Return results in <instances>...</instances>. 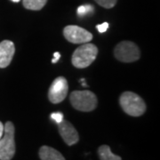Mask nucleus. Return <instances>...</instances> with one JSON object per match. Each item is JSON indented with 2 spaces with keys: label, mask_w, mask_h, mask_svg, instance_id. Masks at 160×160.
Segmentation results:
<instances>
[{
  "label": "nucleus",
  "mask_w": 160,
  "mask_h": 160,
  "mask_svg": "<svg viewBox=\"0 0 160 160\" xmlns=\"http://www.w3.org/2000/svg\"><path fill=\"white\" fill-rule=\"evenodd\" d=\"M98 54V47L93 44L86 43L78 46L72 54L71 62L78 69H85L95 61Z\"/></svg>",
  "instance_id": "1"
},
{
  "label": "nucleus",
  "mask_w": 160,
  "mask_h": 160,
  "mask_svg": "<svg viewBox=\"0 0 160 160\" xmlns=\"http://www.w3.org/2000/svg\"><path fill=\"white\" fill-rule=\"evenodd\" d=\"M69 92L68 81L63 77H58L52 81L48 92L49 101L53 104H57L62 102L66 98Z\"/></svg>",
  "instance_id": "6"
},
{
  "label": "nucleus",
  "mask_w": 160,
  "mask_h": 160,
  "mask_svg": "<svg viewBox=\"0 0 160 160\" xmlns=\"http://www.w3.org/2000/svg\"><path fill=\"white\" fill-rule=\"evenodd\" d=\"M12 2H14V3H18V2H20L21 0H11Z\"/></svg>",
  "instance_id": "20"
},
{
  "label": "nucleus",
  "mask_w": 160,
  "mask_h": 160,
  "mask_svg": "<svg viewBox=\"0 0 160 160\" xmlns=\"http://www.w3.org/2000/svg\"><path fill=\"white\" fill-rule=\"evenodd\" d=\"M121 108L132 117H140L146 111V104L142 98L132 92H125L119 98Z\"/></svg>",
  "instance_id": "2"
},
{
  "label": "nucleus",
  "mask_w": 160,
  "mask_h": 160,
  "mask_svg": "<svg viewBox=\"0 0 160 160\" xmlns=\"http://www.w3.org/2000/svg\"><path fill=\"white\" fill-rule=\"evenodd\" d=\"M64 38L72 44H86L92 39V35L86 29L76 25H69L63 29Z\"/></svg>",
  "instance_id": "7"
},
{
  "label": "nucleus",
  "mask_w": 160,
  "mask_h": 160,
  "mask_svg": "<svg viewBox=\"0 0 160 160\" xmlns=\"http://www.w3.org/2000/svg\"><path fill=\"white\" fill-rule=\"evenodd\" d=\"M4 134V124L0 121V139Z\"/></svg>",
  "instance_id": "18"
},
{
  "label": "nucleus",
  "mask_w": 160,
  "mask_h": 160,
  "mask_svg": "<svg viewBox=\"0 0 160 160\" xmlns=\"http://www.w3.org/2000/svg\"><path fill=\"white\" fill-rule=\"evenodd\" d=\"M15 52L14 44L10 40H4L0 43V68L9 66Z\"/></svg>",
  "instance_id": "9"
},
{
  "label": "nucleus",
  "mask_w": 160,
  "mask_h": 160,
  "mask_svg": "<svg viewBox=\"0 0 160 160\" xmlns=\"http://www.w3.org/2000/svg\"><path fill=\"white\" fill-rule=\"evenodd\" d=\"M94 11V7L91 5H83V6H80L79 7H78V15L80 17H83V16H86L87 14H90L92 12H93Z\"/></svg>",
  "instance_id": "13"
},
{
  "label": "nucleus",
  "mask_w": 160,
  "mask_h": 160,
  "mask_svg": "<svg viewBox=\"0 0 160 160\" xmlns=\"http://www.w3.org/2000/svg\"><path fill=\"white\" fill-rule=\"evenodd\" d=\"M15 128L8 121L4 125V134L0 139V160H11L15 154Z\"/></svg>",
  "instance_id": "3"
},
{
  "label": "nucleus",
  "mask_w": 160,
  "mask_h": 160,
  "mask_svg": "<svg viewBox=\"0 0 160 160\" xmlns=\"http://www.w3.org/2000/svg\"><path fill=\"white\" fill-rule=\"evenodd\" d=\"M60 58H61V54H60V52H55L54 53H53V59L52 60V63H56L60 60Z\"/></svg>",
  "instance_id": "17"
},
{
  "label": "nucleus",
  "mask_w": 160,
  "mask_h": 160,
  "mask_svg": "<svg viewBox=\"0 0 160 160\" xmlns=\"http://www.w3.org/2000/svg\"><path fill=\"white\" fill-rule=\"evenodd\" d=\"M98 156L100 160H122L119 156L112 153L111 149L108 145H102L98 149Z\"/></svg>",
  "instance_id": "11"
},
{
  "label": "nucleus",
  "mask_w": 160,
  "mask_h": 160,
  "mask_svg": "<svg viewBox=\"0 0 160 160\" xmlns=\"http://www.w3.org/2000/svg\"><path fill=\"white\" fill-rule=\"evenodd\" d=\"M57 125L60 135L62 136L64 142L67 145L72 146L78 142L79 141L78 132L76 130L73 125H71V123L63 119L61 123H59Z\"/></svg>",
  "instance_id": "8"
},
{
  "label": "nucleus",
  "mask_w": 160,
  "mask_h": 160,
  "mask_svg": "<svg viewBox=\"0 0 160 160\" xmlns=\"http://www.w3.org/2000/svg\"><path fill=\"white\" fill-rule=\"evenodd\" d=\"M96 29H98V31L100 33H104L107 31V29H109V23L108 22H103L100 25H97L96 26Z\"/></svg>",
  "instance_id": "16"
},
{
  "label": "nucleus",
  "mask_w": 160,
  "mask_h": 160,
  "mask_svg": "<svg viewBox=\"0 0 160 160\" xmlns=\"http://www.w3.org/2000/svg\"><path fill=\"white\" fill-rule=\"evenodd\" d=\"M80 83L82 84V86H84V87H87V84H86V79H84V78H82V79L80 80Z\"/></svg>",
  "instance_id": "19"
},
{
  "label": "nucleus",
  "mask_w": 160,
  "mask_h": 160,
  "mask_svg": "<svg viewBox=\"0 0 160 160\" xmlns=\"http://www.w3.org/2000/svg\"><path fill=\"white\" fill-rule=\"evenodd\" d=\"M47 0H22L23 6L26 9L38 11L46 6Z\"/></svg>",
  "instance_id": "12"
},
{
  "label": "nucleus",
  "mask_w": 160,
  "mask_h": 160,
  "mask_svg": "<svg viewBox=\"0 0 160 160\" xmlns=\"http://www.w3.org/2000/svg\"><path fill=\"white\" fill-rule=\"evenodd\" d=\"M98 5H100L101 6H102L104 8H112L116 6L117 4V1L118 0H94Z\"/></svg>",
  "instance_id": "14"
},
{
  "label": "nucleus",
  "mask_w": 160,
  "mask_h": 160,
  "mask_svg": "<svg viewBox=\"0 0 160 160\" xmlns=\"http://www.w3.org/2000/svg\"><path fill=\"white\" fill-rule=\"evenodd\" d=\"M50 117H51L52 119L57 124L61 123L63 120V114L62 112H53V113H52Z\"/></svg>",
  "instance_id": "15"
},
{
  "label": "nucleus",
  "mask_w": 160,
  "mask_h": 160,
  "mask_svg": "<svg viewBox=\"0 0 160 160\" xmlns=\"http://www.w3.org/2000/svg\"><path fill=\"white\" fill-rule=\"evenodd\" d=\"M69 100L75 109L84 112L92 111L96 109L98 104L96 95L87 90L72 92Z\"/></svg>",
  "instance_id": "4"
},
{
  "label": "nucleus",
  "mask_w": 160,
  "mask_h": 160,
  "mask_svg": "<svg viewBox=\"0 0 160 160\" xmlns=\"http://www.w3.org/2000/svg\"><path fill=\"white\" fill-rule=\"evenodd\" d=\"M38 154L41 160H65L61 152L46 145L40 148Z\"/></svg>",
  "instance_id": "10"
},
{
  "label": "nucleus",
  "mask_w": 160,
  "mask_h": 160,
  "mask_svg": "<svg viewBox=\"0 0 160 160\" xmlns=\"http://www.w3.org/2000/svg\"><path fill=\"white\" fill-rule=\"evenodd\" d=\"M115 57L122 62H133L140 59V49L131 41H123L116 46Z\"/></svg>",
  "instance_id": "5"
}]
</instances>
